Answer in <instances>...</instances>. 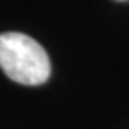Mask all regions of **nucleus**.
<instances>
[{"instance_id": "obj_1", "label": "nucleus", "mask_w": 129, "mask_h": 129, "mask_svg": "<svg viewBox=\"0 0 129 129\" xmlns=\"http://www.w3.org/2000/svg\"><path fill=\"white\" fill-rule=\"evenodd\" d=\"M0 68L14 83L38 86L50 77V61L45 48L27 34H0Z\"/></svg>"}]
</instances>
